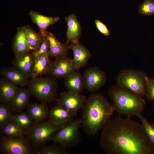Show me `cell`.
<instances>
[{
  "label": "cell",
  "instance_id": "52a82bcc",
  "mask_svg": "<svg viewBox=\"0 0 154 154\" xmlns=\"http://www.w3.org/2000/svg\"><path fill=\"white\" fill-rule=\"evenodd\" d=\"M82 124L81 119H75L60 129L54 134L51 141L66 147L77 145L82 141L80 131Z\"/></svg>",
  "mask_w": 154,
  "mask_h": 154
},
{
  "label": "cell",
  "instance_id": "277c9868",
  "mask_svg": "<svg viewBox=\"0 0 154 154\" xmlns=\"http://www.w3.org/2000/svg\"><path fill=\"white\" fill-rule=\"evenodd\" d=\"M62 127L49 120L35 122L28 130L26 137L35 150L51 141L54 134Z\"/></svg>",
  "mask_w": 154,
  "mask_h": 154
},
{
  "label": "cell",
  "instance_id": "ffe728a7",
  "mask_svg": "<svg viewBox=\"0 0 154 154\" xmlns=\"http://www.w3.org/2000/svg\"><path fill=\"white\" fill-rule=\"evenodd\" d=\"M64 86L68 91L80 94L85 88L83 75L78 71L72 72L64 78Z\"/></svg>",
  "mask_w": 154,
  "mask_h": 154
},
{
  "label": "cell",
  "instance_id": "2e32d148",
  "mask_svg": "<svg viewBox=\"0 0 154 154\" xmlns=\"http://www.w3.org/2000/svg\"><path fill=\"white\" fill-rule=\"evenodd\" d=\"M31 96L27 89L19 87L14 97L9 104L13 113L18 114L29 104Z\"/></svg>",
  "mask_w": 154,
  "mask_h": 154
},
{
  "label": "cell",
  "instance_id": "6da1fadb",
  "mask_svg": "<svg viewBox=\"0 0 154 154\" xmlns=\"http://www.w3.org/2000/svg\"><path fill=\"white\" fill-rule=\"evenodd\" d=\"M100 145L107 154H154L143 125L129 117L111 119L102 129Z\"/></svg>",
  "mask_w": 154,
  "mask_h": 154
},
{
  "label": "cell",
  "instance_id": "8992f818",
  "mask_svg": "<svg viewBox=\"0 0 154 154\" xmlns=\"http://www.w3.org/2000/svg\"><path fill=\"white\" fill-rule=\"evenodd\" d=\"M147 76L143 71L123 69L120 71L116 77V85L142 96H144L146 94Z\"/></svg>",
  "mask_w": 154,
  "mask_h": 154
},
{
  "label": "cell",
  "instance_id": "4fadbf2b",
  "mask_svg": "<svg viewBox=\"0 0 154 154\" xmlns=\"http://www.w3.org/2000/svg\"><path fill=\"white\" fill-rule=\"evenodd\" d=\"M69 47V49L73 52L74 57L72 60L76 71H78L86 65L92 54L89 50L79 42L71 43Z\"/></svg>",
  "mask_w": 154,
  "mask_h": 154
},
{
  "label": "cell",
  "instance_id": "d6a6232c",
  "mask_svg": "<svg viewBox=\"0 0 154 154\" xmlns=\"http://www.w3.org/2000/svg\"><path fill=\"white\" fill-rule=\"evenodd\" d=\"M49 45L48 41L45 37L38 49L36 51H33V53L35 56H37L42 55H49Z\"/></svg>",
  "mask_w": 154,
  "mask_h": 154
},
{
  "label": "cell",
  "instance_id": "7a4b0ae2",
  "mask_svg": "<svg viewBox=\"0 0 154 154\" xmlns=\"http://www.w3.org/2000/svg\"><path fill=\"white\" fill-rule=\"evenodd\" d=\"M82 127L86 135L96 136L111 120L113 107L101 93L95 92L86 98L82 108Z\"/></svg>",
  "mask_w": 154,
  "mask_h": 154
},
{
  "label": "cell",
  "instance_id": "5bb4252c",
  "mask_svg": "<svg viewBox=\"0 0 154 154\" xmlns=\"http://www.w3.org/2000/svg\"><path fill=\"white\" fill-rule=\"evenodd\" d=\"M45 37L49 43V56L56 58L67 56L70 49L68 42L62 43L59 41L52 33L47 31Z\"/></svg>",
  "mask_w": 154,
  "mask_h": 154
},
{
  "label": "cell",
  "instance_id": "7c38bea8",
  "mask_svg": "<svg viewBox=\"0 0 154 154\" xmlns=\"http://www.w3.org/2000/svg\"><path fill=\"white\" fill-rule=\"evenodd\" d=\"M12 48L15 57L21 56L32 50L28 40L25 26L17 28Z\"/></svg>",
  "mask_w": 154,
  "mask_h": 154
},
{
  "label": "cell",
  "instance_id": "f546056e",
  "mask_svg": "<svg viewBox=\"0 0 154 154\" xmlns=\"http://www.w3.org/2000/svg\"><path fill=\"white\" fill-rule=\"evenodd\" d=\"M138 13L143 15H154V0H144L138 7Z\"/></svg>",
  "mask_w": 154,
  "mask_h": 154
},
{
  "label": "cell",
  "instance_id": "30bf717a",
  "mask_svg": "<svg viewBox=\"0 0 154 154\" xmlns=\"http://www.w3.org/2000/svg\"><path fill=\"white\" fill-rule=\"evenodd\" d=\"M85 88L93 93L96 92L105 85L107 81L105 72L96 66L90 67L83 75Z\"/></svg>",
  "mask_w": 154,
  "mask_h": 154
},
{
  "label": "cell",
  "instance_id": "3957f363",
  "mask_svg": "<svg viewBox=\"0 0 154 154\" xmlns=\"http://www.w3.org/2000/svg\"><path fill=\"white\" fill-rule=\"evenodd\" d=\"M108 94L115 111L119 115L137 116L141 114L146 104L142 96L116 84L109 89Z\"/></svg>",
  "mask_w": 154,
  "mask_h": 154
},
{
  "label": "cell",
  "instance_id": "f1b7e54d",
  "mask_svg": "<svg viewBox=\"0 0 154 154\" xmlns=\"http://www.w3.org/2000/svg\"><path fill=\"white\" fill-rule=\"evenodd\" d=\"M14 120L27 132L31 126L35 123L27 114L23 112L14 114Z\"/></svg>",
  "mask_w": 154,
  "mask_h": 154
},
{
  "label": "cell",
  "instance_id": "836d02e7",
  "mask_svg": "<svg viewBox=\"0 0 154 154\" xmlns=\"http://www.w3.org/2000/svg\"><path fill=\"white\" fill-rule=\"evenodd\" d=\"M95 23L97 29L101 34L106 36L110 35V31L104 24L98 19L95 20Z\"/></svg>",
  "mask_w": 154,
  "mask_h": 154
},
{
  "label": "cell",
  "instance_id": "ac0fdd59",
  "mask_svg": "<svg viewBox=\"0 0 154 154\" xmlns=\"http://www.w3.org/2000/svg\"><path fill=\"white\" fill-rule=\"evenodd\" d=\"M35 56L30 51L19 57H15L12 61L13 66L25 74L28 78L31 77Z\"/></svg>",
  "mask_w": 154,
  "mask_h": 154
},
{
  "label": "cell",
  "instance_id": "e575fe53",
  "mask_svg": "<svg viewBox=\"0 0 154 154\" xmlns=\"http://www.w3.org/2000/svg\"><path fill=\"white\" fill-rule=\"evenodd\" d=\"M152 125L154 127V122H153L151 123Z\"/></svg>",
  "mask_w": 154,
  "mask_h": 154
},
{
  "label": "cell",
  "instance_id": "8fae6325",
  "mask_svg": "<svg viewBox=\"0 0 154 154\" xmlns=\"http://www.w3.org/2000/svg\"><path fill=\"white\" fill-rule=\"evenodd\" d=\"M76 71V69L72 59L65 56L55 58L51 62L48 74L56 79H64Z\"/></svg>",
  "mask_w": 154,
  "mask_h": 154
},
{
  "label": "cell",
  "instance_id": "4316f807",
  "mask_svg": "<svg viewBox=\"0 0 154 154\" xmlns=\"http://www.w3.org/2000/svg\"><path fill=\"white\" fill-rule=\"evenodd\" d=\"M48 146H44L35 150V153L37 154H69L66 147L56 143Z\"/></svg>",
  "mask_w": 154,
  "mask_h": 154
},
{
  "label": "cell",
  "instance_id": "9a60e30c",
  "mask_svg": "<svg viewBox=\"0 0 154 154\" xmlns=\"http://www.w3.org/2000/svg\"><path fill=\"white\" fill-rule=\"evenodd\" d=\"M49 120L62 127L73 122L74 116L68 111L57 105L49 111Z\"/></svg>",
  "mask_w": 154,
  "mask_h": 154
},
{
  "label": "cell",
  "instance_id": "ba28073f",
  "mask_svg": "<svg viewBox=\"0 0 154 154\" xmlns=\"http://www.w3.org/2000/svg\"><path fill=\"white\" fill-rule=\"evenodd\" d=\"M1 151L7 154H31L35 150L26 137L23 135L15 138H10L1 135Z\"/></svg>",
  "mask_w": 154,
  "mask_h": 154
},
{
  "label": "cell",
  "instance_id": "603a6c76",
  "mask_svg": "<svg viewBox=\"0 0 154 154\" xmlns=\"http://www.w3.org/2000/svg\"><path fill=\"white\" fill-rule=\"evenodd\" d=\"M49 56L46 55L35 56L31 75L32 78L48 74L51 63Z\"/></svg>",
  "mask_w": 154,
  "mask_h": 154
},
{
  "label": "cell",
  "instance_id": "cb8c5ba5",
  "mask_svg": "<svg viewBox=\"0 0 154 154\" xmlns=\"http://www.w3.org/2000/svg\"><path fill=\"white\" fill-rule=\"evenodd\" d=\"M27 108V114L35 122L45 121L48 117L49 111L45 103L29 104Z\"/></svg>",
  "mask_w": 154,
  "mask_h": 154
},
{
  "label": "cell",
  "instance_id": "4dcf8cb0",
  "mask_svg": "<svg viewBox=\"0 0 154 154\" xmlns=\"http://www.w3.org/2000/svg\"><path fill=\"white\" fill-rule=\"evenodd\" d=\"M148 138L154 147V127L141 114L138 115Z\"/></svg>",
  "mask_w": 154,
  "mask_h": 154
},
{
  "label": "cell",
  "instance_id": "7402d4cb",
  "mask_svg": "<svg viewBox=\"0 0 154 154\" xmlns=\"http://www.w3.org/2000/svg\"><path fill=\"white\" fill-rule=\"evenodd\" d=\"M29 14L33 22L38 27L39 32L45 37L48 27L57 22L60 19L58 17H48L33 10L31 11L29 13Z\"/></svg>",
  "mask_w": 154,
  "mask_h": 154
},
{
  "label": "cell",
  "instance_id": "83f0119b",
  "mask_svg": "<svg viewBox=\"0 0 154 154\" xmlns=\"http://www.w3.org/2000/svg\"><path fill=\"white\" fill-rule=\"evenodd\" d=\"M13 112L9 105L0 104V128L14 120Z\"/></svg>",
  "mask_w": 154,
  "mask_h": 154
},
{
  "label": "cell",
  "instance_id": "1f68e13d",
  "mask_svg": "<svg viewBox=\"0 0 154 154\" xmlns=\"http://www.w3.org/2000/svg\"><path fill=\"white\" fill-rule=\"evenodd\" d=\"M146 84L145 96L149 100L154 102V79L147 76Z\"/></svg>",
  "mask_w": 154,
  "mask_h": 154
},
{
  "label": "cell",
  "instance_id": "d6986e66",
  "mask_svg": "<svg viewBox=\"0 0 154 154\" xmlns=\"http://www.w3.org/2000/svg\"><path fill=\"white\" fill-rule=\"evenodd\" d=\"M0 75L19 87L27 85L28 78L25 74L14 67H5L0 70Z\"/></svg>",
  "mask_w": 154,
  "mask_h": 154
},
{
  "label": "cell",
  "instance_id": "484cf974",
  "mask_svg": "<svg viewBox=\"0 0 154 154\" xmlns=\"http://www.w3.org/2000/svg\"><path fill=\"white\" fill-rule=\"evenodd\" d=\"M25 27L28 42L33 51H36L40 47L45 37L40 32L36 33L29 25Z\"/></svg>",
  "mask_w": 154,
  "mask_h": 154
},
{
  "label": "cell",
  "instance_id": "9c48e42d",
  "mask_svg": "<svg viewBox=\"0 0 154 154\" xmlns=\"http://www.w3.org/2000/svg\"><path fill=\"white\" fill-rule=\"evenodd\" d=\"M86 96L80 94L68 91L62 92L57 99V105L68 111L74 117L78 111L82 109L86 100Z\"/></svg>",
  "mask_w": 154,
  "mask_h": 154
},
{
  "label": "cell",
  "instance_id": "d4e9b609",
  "mask_svg": "<svg viewBox=\"0 0 154 154\" xmlns=\"http://www.w3.org/2000/svg\"><path fill=\"white\" fill-rule=\"evenodd\" d=\"M0 133L8 137L15 138L26 135L27 131L21 127L14 120L0 128Z\"/></svg>",
  "mask_w": 154,
  "mask_h": 154
},
{
  "label": "cell",
  "instance_id": "44dd1931",
  "mask_svg": "<svg viewBox=\"0 0 154 154\" xmlns=\"http://www.w3.org/2000/svg\"><path fill=\"white\" fill-rule=\"evenodd\" d=\"M19 87L5 78L0 79V101L9 104L17 93Z\"/></svg>",
  "mask_w": 154,
  "mask_h": 154
},
{
  "label": "cell",
  "instance_id": "5b68a950",
  "mask_svg": "<svg viewBox=\"0 0 154 154\" xmlns=\"http://www.w3.org/2000/svg\"><path fill=\"white\" fill-rule=\"evenodd\" d=\"M31 96L46 103L54 100L58 87L56 79L51 76L32 78L27 84Z\"/></svg>",
  "mask_w": 154,
  "mask_h": 154
},
{
  "label": "cell",
  "instance_id": "e0dca14e",
  "mask_svg": "<svg viewBox=\"0 0 154 154\" xmlns=\"http://www.w3.org/2000/svg\"><path fill=\"white\" fill-rule=\"evenodd\" d=\"M65 20L67 26L66 41L71 43L79 42L81 34V28L76 15L74 14L69 15L65 17Z\"/></svg>",
  "mask_w": 154,
  "mask_h": 154
}]
</instances>
